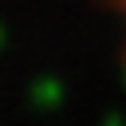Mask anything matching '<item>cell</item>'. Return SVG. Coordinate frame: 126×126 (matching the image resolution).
Listing matches in <instances>:
<instances>
[{"label":"cell","instance_id":"obj_1","mask_svg":"<svg viewBox=\"0 0 126 126\" xmlns=\"http://www.w3.org/2000/svg\"><path fill=\"white\" fill-rule=\"evenodd\" d=\"M114 20H118V39H122V59H126V0H114Z\"/></svg>","mask_w":126,"mask_h":126}]
</instances>
